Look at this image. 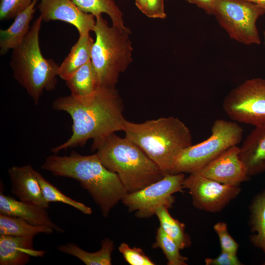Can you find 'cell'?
I'll list each match as a JSON object with an SVG mask.
<instances>
[{"label": "cell", "instance_id": "obj_1", "mask_svg": "<svg viewBox=\"0 0 265 265\" xmlns=\"http://www.w3.org/2000/svg\"><path fill=\"white\" fill-rule=\"evenodd\" d=\"M53 110L67 113L72 120V134L51 151L57 154L68 148L83 147L117 131H123V106L115 87L98 86L91 94L81 97L60 96L53 102Z\"/></svg>", "mask_w": 265, "mask_h": 265}, {"label": "cell", "instance_id": "obj_2", "mask_svg": "<svg viewBox=\"0 0 265 265\" xmlns=\"http://www.w3.org/2000/svg\"><path fill=\"white\" fill-rule=\"evenodd\" d=\"M41 169L55 177L71 178L79 182L105 217L128 193L118 175L106 168L96 154L84 156L73 151L69 156L50 155Z\"/></svg>", "mask_w": 265, "mask_h": 265}, {"label": "cell", "instance_id": "obj_3", "mask_svg": "<svg viewBox=\"0 0 265 265\" xmlns=\"http://www.w3.org/2000/svg\"><path fill=\"white\" fill-rule=\"evenodd\" d=\"M165 174H170L181 153L192 145L190 131L177 117L136 123L126 120L123 131Z\"/></svg>", "mask_w": 265, "mask_h": 265}, {"label": "cell", "instance_id": "obj_4", "mask_svg": "<svg viewBox=\"0 0 265 265\" xmlns=\"http://www.w3.org/2000/svg\"><path fill=\"white\" fill-rule=\"evenodd\" d=\"M91 148L97 150L103 164L118 175L128 193L144 188L166 174L136 144L115 132L94 141Z\"/></svg>", "mask_w": 265, "mask_h": 265}, {"label": "cell", "instance_id": "obj_5", "mask_svg": "<svg viewBox=\"0 0 265 265\" xmlns=\"http://www.w3.org/2000/svg\"><path fill=\"white\" fill-rule=\"evenodd\" d=\"M43 20L33 22L23 41L12 50L10 66L13 78L26 91L35 105L45 91L53 90L57 83L59 65L42 54L39 32Z\"/></svg>", "mask_w": 265, "mask_h": 265}, {"label": "cell", "instance_id": "obj_6", "mask_svg": "<svg viewBox=\"0 0 265 265\" xmlns=\"http://www.w3.org/2000/svg\"><path fill=\"white\" fill-rule=\"evenodd\" d=\"M96 18L91 62L97 86L115 87L120 74L132 63L133 47L131 30L109 26L102 15Z\"/></svg>", "mask_w": 265, "mask_h": 265}, {"label": "cell", "instance_id": "obj_7", "mask_svg": "<svg viewBox=\"0 0 265 265\" xmlns=\"http://www.w3.org/2000/svg\"><path fill=\"white\" fill-rule=\"evenodd\" d=\"M211 132L207 139L181 153L170 174L199 172L225 151L239 143L243 133L236 122L224 119L215 120Z\"/></svg>", "mask_w": 265, "mask_h": 265}, {"label": "cell", "instance_id": "obj_8", "mask_svg": "<svg viewBox=\"0 0 265 265\" xmlns=\"http://www.w3.org/2000/svg\"><path fill=\"white\" fill-rule=\"evenodd\" d=\"M265 13L261 7L244 0H216L212 12L231 39L247 45L260 44L256 22Z\"/></svg>", "mask_w": 265, "mask_h": 265}, {"label": "cell", "instance_id": "obj_9", "mask_svg": "<svg viewBox=\"0 0 265 265\" xmlns=\"http://www.w3.org/2000/svg\"><path fill=\"white\" fill-rule=\"evenodd\" d=\"M222 107L234 121L255 127L265 124V79L246 80L228 94Z\"/></svg>", "mask_w": 265, "mask_h": 265}, {"label": "cell", "instance_id": "obj_10", "mask_svg": "<svg viewBox=\"0 0 265 265\" xmlns=\"http://www.w3.org/2000/svg\"><path fill=\"white\" fill-rule=\"evenodd\" d=\"M185 173L166 174L160 180L133 193H128L122 202L136 217L149 218L156 214L161 206L172 208L173 194L183 191Z\"/></svg>", "mask_w": 265, "mask_h": 265}, {"label": "cell", "instance_id": "obj_11", "mask_svg": "<svg viewBox=\"0 0 265 265\" xmlns=\"http://www.w3.org/2000/svg\"><path fill=\"white\" fill-rule=\"evenodd\" d=\"M183 187L189 190L194 207L209 212L221 211L241 191L239 186L223 184L198 172L186 177Z\"/></svg>", "mask_w": 265, "mask_h": 265}, {"label": "cell", "instance_id": "obj_12", "mask_svg": "<svg viewBox=\"0 0 265 265\" xmlns=\"http://www.w3.org/2000/svg\"><path fill=\"white\" fill-rule=\"evenodd\" d=\"M43 21H60L71 24L79 35L93 31L96 20L83 12L72 0H40L37 4Z\"/></svg>", "mask_w": 265, "mask_h": 265}, {"label": "cell", "instance_id": "obj_13", "mask_svg": "<svg viewBox=\"0 0 265 265\" xmlns=\"http://www.w3.org/2000/svg\"><path fill=\"white\" fill-rule=\"evenodd\" d=\"M239 147L232 146L204 166L198 173L223 184L239 186L248 181L246 168L239 157Z\"/></svg>", "mask_w": 265, "mask_h": 265}, {"label": "cell", "instance_id": "obj_14", "mask_svg": "<svg viewBox=\"0 0 265 265\" xmlns=\"http://www.w3.org/2000/svg\"><path fill=\"white\" fill-rule=\"evenodd\" d=\"M8 174L11 192L20 200L49 208L50 203L44 198L35 170L30 164L13 166L8 168Z\"/></svg>", "mask_w": 265, "mask_h": 265}, {"label": "cell", "instance_id": "obj_15", "mask_svg": "<svg viewBox=\"0 0 265 265\" xmlns=\"http://www.w3.org/2000/svg\"><path fill=\"white\" fill-rule=\"evenodd\" d=\"M3 188L2 185V188L0 186V214L20 217L32 225L52 228L60 233L65 232L62 228L52 220L47 209L5 195L3 193Z\"/></svg>", "mask_w": 265, "mask_h": 265}, {"label": "cell", "instance_id": "obj_16", "mask_svg": "<svg viewBox=\"0 0 265 265\" xmlns=\"http://www.w3.org/2000/svg\"><path fill=\"white\" fill-rule=\"evenodd\" d=\"M34 237L0 235V265H25L31 257H43L46 251L34 248Z\"/></svg>", "mask_w": 265, "mask_h": 265}, {"label": "cell", "instance_id": "obj_17", "mask_svg": "<svg viewBox=\"0 0 265 265\" xmlns=\"http://www.w3.org/2000/svg\"><path fill=\"white\" fill-rule=\"evenodd\" d=\"M239 157L248 176L265 171V124L255 126L239 147Z\"/></svg>", "mask_w": 265, "mask_h": 265}, {"label": "cell", "instance_id": "obj_18", "mask_svg": "<svg viewBox=\"0 0 265 265\" xmlns=\"http://www.w3.org/2000/svg\"><path fill=\"white\" fill-rule=\"evenodd\" d=\"M38 1V0H33L26 8L16 16L8 28L0 30V55L16 48L25 39L30 29V23L33 18Z\"/></svg>", "mask_w": 265, "mask_h": 265}, {"label": "cell", "instance_id": "obj_19", "mask_svg": "<svg viewBox=\"0 0 265 265\" xmlns=\"http://www.w3.org/2000/svg\"><path fill=\"white\" fill-rule=\"evenodd\" d=\"M79 35L77 42L72 46L68 55L58 67V76L65 81L80 68L91 60L94 40L90 33Z\"/></svg>", "mask_w": 265, "mask_h": 265}, {"label": "cell", "instance_id": "obj_20", "mask_svg": "<svg viewBox=\"0 0 265 265\" xmlns=\"http://www.w3.org/2000/svg\"><path fill=\"white\" fill-rule=\"evenodd\" d=\"M101 244V248L94 252L85 251L72 242L60 245L57 249L77 258L86 265H111V254L114 250V242L110 239L105 238L102 240Z\"/></svg>", "mask_w": 265, "mask_h": 265}, {"label": "cell", "instance_id": "obj_21", "mask_svg": "<svg viewBox=\"0 0 265 265\" xmlns=\"http://www.w3.org/2000/svg\"><path fill=\"white\" fill-rule=\"evenodd\" d=\"M249 225L252 233L249 239L265 254V189L257 194L249 207Z\"/></svg>", "mask_w": 265, "mask_h": 265}, {"label": "cell", "instance_id": "obj_22", "mask_svg": "<svg viewBox=\"0 0 265 265\" xmlns=\"http://www.w3.org/2000/svg\"><path fill=\"white\" fill-rule=\"evenodd\" d=\"M84 12L93 14L95 18L106 14L112 25L121 30L129 28L125 25L123 14L115 0H72Z\"/></svg>", "mask_w": 265, "mask_h": 265}, {"label": "cell", "instance_id": "obj_23", "mask_svg": "<svg viewBox=\"0 0 265 265\" xmlns=\"http://www.w3.org/2000/svg\"><path fill=\"white\" fill-rule=\"evenodd\" d=\"M54 231L48 227L32 225L20 217L0 214V235L35 237L40 234H52Z\"/></svg>", "mask_w": 265, "mask_h": 265}, {"label": "cell", "instance_id": "obj_24", "mask_svg": "<svg viewBox=\"0 0 265 265\" xmlns=\"http://www.w3.org/2000/svg\"><path fill=\"white\" fill-rule=\"evenodd\" d=\"M65 82L73 96H84L93 93L98 86L91 60L80 68Z\"/></svg>", "mask_w": 265, "mask_h": 265}, {"label": "cell", "instance_id": "obj_25", "mask_svg": "<svg viewBox=\"0 0 265 265\" xmlns=\"http://www.w3.org/2000/svg\"><path fill=\"white\" fill-rule=\"evenodd\" d=\"M168 209L165 206H161L157 209L155 215L159 222V226L177 243L181 249L189 247L191 243V239L185 232L184 223L173 218Z\"/></svg>", "mask_w": 265, "mask_h": 265}, {"label": "cell", "instance_id": "obj_26", "mask_svg": "<svg viewBox=\"0 0 265 265\" xmlns=\"http://www.w3.org/2000/svg\"><path fill=\"white\" fill-rule=\"evenodd\" d=\"M35 174L40 184L44 197L49 203L61 202L74 207L85 214H92V210L90 207L64 194L47 181L39 172L35 170Z\"/></svg>", "mask_w": 265, "mask_h": 265}, {"label": "cell", "instance_id": "obj_27", "mask_svg": "<svg viewBox=\"0 0 265 265\" xmlns=\"http://www.w3.org/2000/svg\"><path fill=\"white\" fill-rule=\"evenodd\" d=\"M152 248L161 249L166 257L168 265H187V258L181 255L179 245L160 226L157 229L156 241Z\"/></svg>", "mask_w": 265, "mask_h": 265}, {"label": "cell", "instance_id": "obj_28", "mask_svg": "<svg viewBox=\"0 0 265 265\" xmlns=\"http://www.w3.org/2000/svg\"><path fill=\"white\" fill-rule=\"evenodd\" d=\"M126 262L131 265H154L155 264L138 247H131L125 242L122 243L118 247Z\"/></svg>", "mask_w": 265, "mask_h": 265}, {"label": "cell", "instance_id": "obj_29", "mask_svg": "<svg viewBox=\"0 0 265 265\" xmlns=\"http://www.w3.org/2000/svg\"><path fill=\"white\" fill-rule=\"evenodd\" d=\"M33 0H0L1 21L14 19L26 8Z\"/></svg>", "mask_w": 265, "mask_h": 265}, {"label": "cell", "instance_id": "obj_30", "mask_svg": "<svg viewBox=\"0 0 265 265\" xmlns=\"http://www.w3.org/2000/svg\"><path fill=\"white\" fill-rule=\"evenodd\" d=\"M220 241L222 251L232 254L237 255L239 245L229 234L227 224L224 222H219L213 226Z\"/></svg>", "mask_w": 265, "mask_h": 265}, {"label": "cell", "instance_id": "obj_31", "mask_svg": "<svg viewBox=\"0 0 265 265\" xmlns=\"http://www.w3.org/2000/svg\"><path fill=\"white\" fill-rule=\"evenodd\" d=\"M149 18L164 19L166 17L164 0H144L142 13Z\"/></svg>", "mask_w": 265, "mask_h": 265}, {"label": "cell", "instance_id": "obj_32", "mask_svg": "<svg viewBox=\"0 0 265 265\" xmlns=\"http://www.w3.org/2000/svg\"><path fill=\"white\" fill-rule=\"evenodd\" d=\"M206 265H242L237 255L222 251L215 258H207L205 259Z\"/></svg>", "mask_w": 265, "mask_h": 265}, {"label": "cell", "instance_id": "obj_33", "mask_svg": "<svg viewBox=\"0 0 265 265\" xmlns=\"http://www.w3.org/2000/svg\"><path fill=\"white\" fill-rule=\"evenodd\" d=\"M188 2L195 4L205 10L208 14H212L213 5L216 0H186Z\"/></svg>", "mask_w": 265, "mask_h": 265}, {"label": "cell", "instance_id": "obj_34", "mask_svg": "<svg viewBox=\"0 0 265 265\" xmlns=\"http://www.w3.org/2000/svg\"><path fill=\"white\" fill-rule=\"evenodd\" d=\"M245 1L255 4L265 10V0H244Z\"/></svg>", "mask_w": 265, "mask_h": 265}, {"label": "cell", "instance_id": "obj_35", "mask_svg": "<svg viewBox=\"0 0 265 265\" xmlns=\"http://www.w3.org/2000/svg\"><path fill=\"white\" fill-rule=\"evenodd\" d=\"M135 4L137 8L143 13L144 7V0H134Z\"/></svg>", "mask_w": 265, "mask_h": 265}, {"label": "cell", "instance_id": "obj_36", "mask_svg": "<svg viewBox=\"0 0 265 265\" xmlns=\"http://www.w3.org/2000/svg\"><path fill=\"white\" fill-rule=\"evenodd\" d=\"M264 41H265V31L264 32Z\"/></svg>", "mask_w": 265, "mask_h": 265}, {"label": "cell", "instance_id": "obj_37", "mask_svg": "<svg viewBox=\"0 0 265 265\" xmlns=\"http://www.w3.org/2000/svg\"><path fill=\"white\" fill-rule=\"evenodd\" d=\"M263 265H265V262L263 264Z\"/></svg>", "mask_w": 265, "mask_h": 265}]
</instances>
